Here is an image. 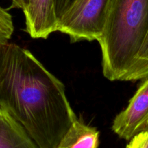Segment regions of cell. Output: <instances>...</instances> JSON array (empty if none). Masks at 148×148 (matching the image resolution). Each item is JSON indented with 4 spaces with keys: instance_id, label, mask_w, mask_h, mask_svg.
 I'll use <instances>...</instances> for the list:
<instances>
[{
    "instance_id": "cell-1",
    "label": "cell",
    "mask_w": 148,
    "mask_h": 148,
    "mask_svg": "<svg viewBox=\"0 0 148 148\" xmlns=\"http://www.w3.org/2000/svg\"><path fill=\"white\" fill-rule=\"evenodd\" d=\"M0 107L38 148H57L77 120L63 83L30 51L12 43L0 46Z\"/></svg>"
},
{
    "instance_id": "cell-2",
    "label": "cell",
    "mask_w": 148,
    "mask_h": 148,
    "mask_svg": "<svg viewBox=\"0 0 148 148\" xmlns=\"http://www.w3.org/2000/svg\"><path fill=\"white\" fill-rule=\"evenodd\" d=\"M148 30V0H111L101 38L103 73L123 81Z\"/></svg>"
},
{
    "instance_id": "cell-3",
    "label": "cell",
    "mask_w": 148,
    "mask_h": 148,
    "mask_svg": "<svg viewBox=\"0 0 148 148\" xmlns=\"http://www.w3.org/2000/svg\"><path fill=\"white\" fill-rule=\"evenodd\" d=\"M111 0H75L59 18L57 31L68 35L72 42L98 41Z\"/></svg>"
},
{
    "instance_id": "cell-4",
    "label": "cell",
    "mask_w": 148,
    "mask_h": 148,
    "mask_svg": "<svg viewBox=\"0 0 148 148\" xmlns=\"http://www.w3.org/2000/svg\"><path fill=\"white\" fill-rule=\"evenodd\" d=\"M112 129L121 139L131 140L148 132V77L132 97L128 106L114 118Z\"/></svg>"
},
{
    "instance_id": "cell-5",
    "label": "cell",
    "mask_w": 148,
    "mask_h": 148,
    "mask_svg": "<svg viewBox=\"0 0 148 148\" xmlns=\"http://www.w3.org/2000/svg\"><path fill=\"white\" fill-rule=\"evenodd\" d=\"M25 17V30L34 39H47L57 31L59 18L55 0H27L23 10Z\"/></svg>"
},
{
    "instance_id": "cell-6",
    "label": "cell",
    "mask_w": 148,
    "mask_h": 148,
    "mask_svg": "<svg viewBox=\"0 0 148 148\" xmlns=\"http://www.w3.org/2000/svg\"><path fill=\"white\" fill-rule=\"evenodd\" d=\"M0 148H38L24 128L5 110L0 117Z\"/></svg>"
},
{
    "instance_id": "cell-7",
    "label": "cell",
    "mask_w": 148,
    "mask_h": 148,
    "mask_svg": "<svg viewBox=\"0 0 148 148\" xmlns=\"http://www.w3.org/2000/svg\"><path fill=\"white\" fill-rule=\"evenodd\" d=\"M98 131L77 119L65 133L57 148H98Z\"/></svg>"
},
{
    "instance_id": "cell-8",
    "label": "cell",
    "mask_w": 148,
    "mask_h": 148,
    "mask_svg": "<svg viewBox=\"0 0 148 148\" xmlns=\"http://www.w3.org/2000/svg\"><path fill=\"white\" fill-rule=\"evenodd\" d=\"M148 77V30L141 48L123 81H137Z\"/></svg>"
},
{
    "instance_id": "cell-9",
    "label": "cell",
    "mask_w": 148,
    "mask_h": 148,
    "mask_svg": "<svg viewBox=\"0 0 148 148\" xmlns=\"http://www.w3.org/2000/svg\"><path fill=\"white\" fill-rule=\"evenodd\" d=\"M13 31L14 24L12 15L0 6V46L9 43Z\"/></svg>"
},
{
    "instance_id": "cell-10",
    "label": "cell",
    "mask_w": 148,
    "mask_h": 148,
    "mask_svg": "<svg viewBox=\"0 0 148 148\" xmlns=\"http://www.w3.org/2000/svg\"><path fill=\"white\" fill-rule=\"evenodd\" d=\"M127 148H148V132L134 136L130 141Z\"/></svg>"
},
{
    "instance_id": "cell-11",
    "label": "cell",
    "mask_w": 148,
    "mask_h": 148,
    "mask_svg": "<svg viewBox=\"0 0 148 148\" xmlns=\"http://www.w3.org/2000/svg\"><path fill=\"white\" fill-rule=\"evenodd\" d=\"M75 0H55V7L58 18H60L73 4Z\"/></svg>"
},
{
    "instance_id": "cell-12",
    "label": "cell",
    "mask_w": 148,
    "mask_h": 148,
    "mask_svg": "<svg viewBox=\"0 0 148 148\" xmlns=\"http://www.w3.org/2000/svg\"><path fill=\"white\" fill-rule=\"evenodd\" d=\"M27 0H12V7L21 9L23 10L26 8Z\"/></svg>"
},
{
    "instance_id": "cell-13",
    "label": "cell",
    "mask_w": 148,
    "mask_h": 148,
    "mask_svg": "<svg viewBox=\"0 0 148 148\" xmlns=\"http://www.w3.org/2000/svg\"><path fill=\"white\" fill-rule=\"evenodd\" d=\"M1 113H2V109L0 107V117H1Z\"/></svg>"
}]
</instances>
